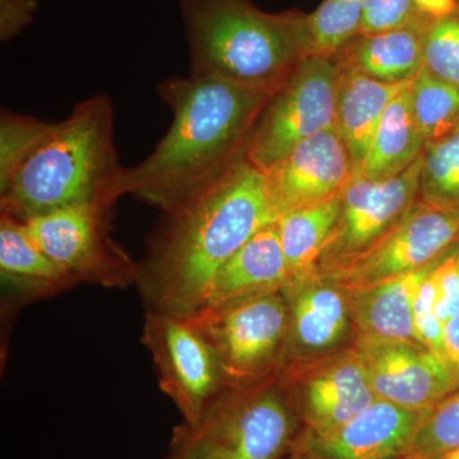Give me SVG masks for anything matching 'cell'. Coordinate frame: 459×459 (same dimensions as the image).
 Instances as JSON below:
<instances>
[{
  "label": "cell",
  "mask_w": 459,
  "mask_h": 459,
  "mask_svg": "<svg viewBox=\"0 0 459 459\" xmlns=\"http://www.w3.org/2000/svg\"><path fill=\"white\" fill-rule=\"evenodd\" d=\"M437 459H459V449L446 453V455H440V457H437Z\"/></svg>",
  "instance_id": "cell-37"
},
{
  "label": "cell",
  "mask_w": 459,
  "mask_h": 459,
  "mask_svg": "<svg viewBox=\"0 0 459 459\" xmlns=\"http://www.w3.org/2000/svg\"><path fill=\"white\" fill-rule=\"evenodd\" d=\"M410 86L386 108L369 152L355 174L373 180L391 179L415 164L424 153L425 141L411 108Z\"/></svg>",
  "instance_id": "cell-22"
},
{
  "label": "cell",
  "mask_w": 459,
  "mask_h": 459,
  "mask_svg": "<svg viewBox=\"0 0 459 459\" xmlns=\"http://www.w3.org/2000/svg\"><path fill=\"white\" fill-rule=\"evenodd\" d=\"M459 126V123H458V126Z\"/></svg>",
  "instance_id": "cell-41"
},
{
  "label": "cell",
  "mask_w": 459,
  "mask_h": 459,
  "mask_svg": "<svg viewBox=\"0 0 459 459\" xmlns=\"http://www.w3.org/2000/svg\"><path fill=\"white\" fill-rule=\"evenodd\" d=\"M282 294L289 307L282 369L338 352V346L352 329L346 290L316 272L307 279L287 282Z\"/></svg>",
  "instance_id": "cell-14"
},
{
  "label": "cell",
  "mask_w": 459,
  "mask_h": 459,
  "mask_svg": "<svg viewBox=\"0 0 459 459\" xmlns=\"http://www.w3.org/2000/svg\"><path fill=\"white\" fill-rule=\"evenodd\" d=\"M0 274L3 285L23 301L56 295L75 281L27 234L23 223L0 214Z\"/></svg>",
  "instance_id": "cell-19"
},
{
  "label": "cell",
  "mask_w": 459,
  "mask_h": 459,
  "mask_svg": "<svg viewBox=\"0 0 459 459\" xmlns=\"http://www.w3.org/2000/svg\"><path fill=\"white\" fill-rule=\"evenodd\" d=\"M340 211L341 195L323 204L281 213L277 228L289 267V282L316 273Z\"/></svg>",
  "instance_id": "cell-23"
},
{
  "label": "cell",
  "mask_w": 459,
  "mask_h": 459,
  "mask_svg": "<svg viewBox=\"0 0 459 459\" xmlns=\"http://www.w3.org/2000/svg\"><path fill=\"white\" fill-rule=\"evenodd\" d=\"M410 84L380 82L352 69L341 68L336 128L351 156L353 170L360 168L369 152L386 108Z\"/></svg>",
  "instance_id": "cell-20"
},
{
  "label": "cell",
  "mask_w": 459,
  "mask_h": 459,
  "mask_svg": "<svg viewBox=\"0 0 459 459\" xmlns=\"http://www.w3.org/2000/svg\"><path fill=\"white\" fill-rule=\"evenodd\" d=\"M413 2L419 11L431 21L451 16L458 9L457 0H413Z\"/></svg>",
  "instance_id": "cell-35"
},
{
  "label": "cell",
  "mask_w": 459,
  "mask_h": 459,
  "mask_svg": "<svg viewBox=\"0 0 459 459\" xmlns=\"http://www.w3.org/2000/svg\"><path fill=\"white\" fill-rule=\"evenodd\" d=\"M303 420L282 373L225 389L195 424L174 429L162 459H286Z\"/></svg>",
  "instance_id": "cell-5"
},
{
  "label": "cell",
  "mask_w": 459,
  "mask_h": 459,
  "mask_svg": "<svg viewBox=\"0 0 459 459\" xmlns=\"http://www.w3.org/2000/svg\"><path fill=\"white\" fill-rule=\"evenodd\" d=\"M126 166L114 144V108L107 95L78 102L53 123L16 174L0 186L2 213L26 221L80 204L113 207L123 195Z\"/></svg>",
  "instance_id": "cell-3"
},
{
  "label": "cell",
  "mask_w": 459,
  "mask_h": 459,
  "mask_svg": "<svg viewBox=\"0 0 459 459\" xmlns=\"http://www.w3.org/2000/svg\"><path fill=\"white\" fill-rule=\"evenodd\" d=\"M458 241L459 212L418 201L376 246L319 273L346 291L361 289L428 267L448 255Z\"/></svg>",
  "instance_id": "cell-10"
},
{
  "label": "cell",
  "mask_w": 459,
  "mask_h": 459,
  "mask_svg": "<svg viewBox=\"0 0 459 459\" xmlns=\"http://www.w3.org/2000/svg\"><path fill=\"white\" fill-rule=\"evenodd\" d=\"M459 449V388L429 412L409 457L437 459Z\"/></svg>",
  "instance_id": "cell-29"
},
{
  "label": "cell",
  "mask_w": 459,
  "mask_h": 459,
  "mask_svg": "<svg viewBox=\"0 0 459 459\" xmlns=\"http://www.w3.org/2000/svg\"><path fill=\"white\" fill-rule=\"evenodd\" d=\"M142 342L147 347L161 391L193 425L229 388L216 352L186 316L147 310Z\"/></svg>",
  "instance_id": "cell-9"
},
{
  "label": "cell",
  "mask_w": 459,
  "mask_h": 459,
  "mask_svg": "<svg viewBox=\"0 0 459 459\" xmlns=\"http://www.w3.org/2000/svg\"><path fill=\"white\" fill-rule=\"evenodd\" d=\"M353 349L379 400L411 410H433L458 389L446 365L418 342L355 340Z\"/></svg>",
  "instance_id": "cell-13"
},
{
  "label": "cell",
  "mask_w": 459,
  "mask_h": 459,
  "mask_svg": "<svg viewBox=\"0 0 459 459\" xmlns=\"http://www.w3.org/2000/svg\"><path fill=\"white\" fill-rule=\"evenodd\" d=\"M431 410H411L383 400L325 437L304 440L320 459H402L409 455Z\"/></svg>",
  "instance_id": "cell-16"
},
{
  "label": "cell",
  "mask_w": 459,
  "mask_h": 459,
  "mask_svg": "<svg viewBox=\"0 0 459 459\" xmlns=\"http://www.w3.org/2000/svg\"><path fill=\"white\" fill-rule=\"evenodd\" d=\"M280 216L267 174L247 159L198 197L164 213L138 263L135 285L148 310L197 312L220 268Z\"/></svg>",
  "instance_id": "cell-2"
},
{
  "label": "cell",
  "mask_w": 459,
  "mask_h": 459,
  "mask_svg": "<svg viewBox=\"0 0 459 459\" xmlns=\"http://www.w3.org/2000/svg\"><path fill=\"white\" fill-rule=\"evenodd\" d=\"M430 22L431 20L419 11L413 0H365L358 35L425 27Z\"/></svg>",
  "instance_id": "cell-30"
},
{
  "label": "cell",
  "mask_w": 459,
  "mask_h": 459,
  "mask_svg": "<svg viewBox=\"0 0 459 459\" xmlns=\"http://www.w3.org/2000/svg\"><path fill=\"white\" fill-rule=\"evenodd\" d=\"M281 373L309 437L332 433L377 400L355 349L285 368Z\"/></svg>",
  "instance_id": "cell-12"
},
{
  "label": "cell",
  "mask_w": 459,
  "mask_h": 459,
  "mask_svg": "<svg viewBox=\"0 0 459 459\" xmlns=\"http://www.w3.org/2000/svg\"><path fill=\"white\" fill-rule=\"evenodd\" d=\"M435 270V268H434ZM433 273V272H431ZM431 273L419 287L412 307L416 340L444 362V325L435 309V286ZM446 364V362H444Z\"/></svg>",
  "instance_id": "cell-31"
},
{
  "label": "cell",
  "mask_w": 459,
  "mask_h": 459,
  "mask_svg": "<svg viewBox=\"0 0 459 459\" xmlns=\"http://www.w3.org/2000/svg\"><path fill=\"white\" fill-rule=\"evenodd\" d=\"M457 246L444 256L442 262L435 267L433 273H431L435 286V296H437L435 309H437V316L442 320L444 325L459 314V258Z\"/></svg>",
  "instance_id": "cell-32"
},
{
  "label": "cell",
  "mask_w": 459,
  "mask_h": 459,
  "mask_svg": "<svg viewBox=\"0 0 459 459\" xmlns=\"http://www.w3.org/2000/svg\"><path fill=\"white\" fill-rule=\"evenodd\" d=\"M402 459H415V458H412V457H409V455H406V457H404V458H402Z\"/></svg>",
  "instance_id": "cell-38"
},
{
  "label": "cell",
  "mask_w": 459,
  "mask_h": 459,
  "mask_svg": "<svg viewBox=\"0 0 459 459\" xmlns=\"http://www.w3.org/2000/svg\"><path fill=\"white\" fill-rule=\"evenodd\" d=\"M39 0H0V39L11 41L31 23Z\"/></svg>",
  "instance_id": "cell-33"
},
{
  "label": "cell",
  "mask_w": 459,
  "mask_h": 459,
  "mask_svg": "<svg viewBox=\"0 0 459 459\" xmlns=\"http://www.w3.org/2000/svg\"><path fill=\"white\" fill-rule=\"evenodd\" d=\"M425 27L355 36L334 54V59L341 68L352 69L380 82H412L422 68Z\"/></svg>",
  "instance_id": "cell-21"
},
{
  "label": "cell",
  "mask_w": 459,
  "mask_h": 459,
  "mask_svg": "<svg viewBox=\"0 0 459 459\" xmlns=\"http://www.w3.org/2000/svg\"><path fill=\"white\" fill-rule=\"evenodd\" d=\"M111 208L72 205L21 222L30 238L75 282L124 289L137 283L138 263L111 237Z\"/></svg>",
  "instance_id": "cell-8"
},
{
  "label": "cell",
  "mask_w": 459,
  "mask_h": 459,
  "mask_svg": "<svg viewBox=\"0 0 459 459\" xmlns=\"http://www.w3.org/2000/svg\"><path fill=\"white\" fill-rule=\"evenodd\" d=\"M279 89L190 74L161 81L157 95L172 123L143 161L126 169V195L168 213L210 189L247 159L255 124Z\"/></svg>",
  "instance_id": "cell-1"
},
{
  "label": "cell",
  "mask_w": 459,
  "mask_h": 459,
  "mask_svg": "<svg viewBox=\"0 0 459 459\" xmlns=\"http://www.w3.org/2000/svg\"><path fill=\"white\" fill-rule=\"evenodd\" d=\"M418 201L459 212V126L425 144Z\"/></svg>",
  "instance_id": "cell-25"
},
{
  "label": "cell",
  "mask_w": 459,
  "mask_h": 459,
  "mask_svg": "<svg viewBox=\"0 0 459 459\" xmlns=\"http://www.w3.org/2000/svg\"><path fill=\"white\" fill-rule=\"evenodd\" d=\"M289 279L279 228L273 222L259 230L220 268L201 309L229 307L282 291Z\"/></svg>",
  "instance_id": "cell-17"
},
{
  "label": "cell",
  "mask_w": 459,
  "mask_h": 459,
  "mask_svg": "<svg viewBox=\"0 0 459 459\" xmlns=\"http://www.w3.org/2000/svg\"><path fill=\"white\" fill-rule=\"evenodd\" d=\"M444 362L459 388V314L444 325Z\"/></svg>",
  "instance_id": "cell-34"
},
{
  "label": "cell",
  "mask_w": 459,
  "mask_h": 459,
  "mask_svg": "<svg viewBox=\"0 0 459 459\" xmlns=\"http://www.w3.org/2000/svg\"><path fill=\"white\" fill-rule=\"evenodd\" d=\"M457 2H458V9H459V0H457Z\"/></svg>",
  "instance_id": "cell-40"
},
{
  "label": "cell",
  "mask_w": 459,
  "mask_h": 459,
  "mask_svg": "<svg viewBox=\"0 0 459 459\" xmlns=\"http://www.w3.org/2000/svg\"><path fill=\"white\" fill-rule=\"evenodd\" d=\"M422 66L459 89V9L422 31Z\"/></svg>",
  "instance_id": "cell-28"
},
{
  "label": "cell",
  "mask_w": 459,
  "mask_h": 459,
  "mask_svg": "<svg viewBox=\"0 0 459 459\" xmlns=\"http://www.w3.org/2000/svg\"><path fill=\"white\" fill-rule=\"evenodd\" d=\"M190 75L279 89L310 56L307 14L268 13L250 0H179Z\"/></svg>",
  "instance_id": "cell-4"
},
{
  "label": "cell",
  "mask_w": 459,
  "mask_h": 459,
  "mask_svg": "<svg viewBox=\"0 0 459 459\" xmlns=\"http://www.w3.org/2000/svg\"><path fill=\"white\" fill-rule=\"evenodd\" d=\"M340 81L334 56H305L263 108L247 159L267 172L301 142L336 128Z\"/></svg>",
  "instance_id": "cell-7"
},
{
  "label": "cell",
  "mask_w": 459,
  "mask_h": 459,
  "mask_svg": "<svg viewBox=\"0 0 459 459\" xmlns=\"http://www.w3.org/2000/svg\"><path fill=\"white\" fill-rule=\"evenodd\" d=\"M457 253H458V258H459V243H458V246H457Z\"/></svg>",
  "instance_id": "cell-39"
},
{
  "label": "cell",
  "mask_w": 459,
  "mask_h": 459,
  "mask_svg": "<svg viewBox=\"0 0 459 459\" xmlns=\"http://www.w3.org/2000/svg\"><path fill=\"white\" fill-rule=\"evenodd\" d=\"M422 156L397 177L373 180L353 174L341 193V211L318 270L351 261L379 243L418 202Z\"/></svg>",
  "instance_id": "cell-11"
},
{
  "label": "cell",
  "mask_w": 459,
  "mask_h": 459,
  "mask_svg": "<svg viewBox=\"0 0 459 459\" xmlns=\"http://www.w3.org/2000/svg\"><path fill=\"white\" fill-rule=\"evenodd\" d=\"M442 259L421 270L346 291L356 340L418 342L412 325L413 301L419 287Z\"/></svg>",
  "instance_id": "cell-18"
},
{
  "label": "cell",
  "mask_w": 459,
  "mask_h": 459,
  "mask_svg": "<svg viewBox=\"0 0 459 459\" xmlns=\"http://www.w3.org/2000/svg\"><path fill=\"white\" fill-rule=\"evenodd\" d=\"M410 99L425 144L442 140L457 128L459 89L435 77L424 66L411 82Z\"/></svg>",
  "instance_id": "cell-24"
},
{
  "label": "cell",
  "mask_w": 459,
  "mask_h": 459,
  "mask_svg": "<svg viewBox=\"0 0 459 459\" xmlns=\"http://www.w3.org/2000/svg\"><path fill=\"white\" fill-rule=\"evenodd\" d=\"M365 0H323L307 14L310 56H333L360 27Z\"/></svg>",
  "instance_id": "cell-26"
},
{
  "label": "cell",
  "mask_w": 459,
  "mask_h": 459,
  "mask_svg": "<svg viewBox=\"0 0 459 459\" xmlns=\"http://www.w3.org/2000/svg\"><path fill=\"white\" fill-rule=\"evenodd\" d=\"M53 123L2 111L0 117V186L7 183L49 133Z\"/></svg>",
  "instance_id": "cell-27"
},
{
  "label": "cell",
  "mask_w": 459,
  "mask_h": 459,
  "mask_svg": "<svg viewBox=\"0 0 459 459\" xmlns=\"http://www.w3.org/2000/svg\"><path fill=\"white\" fill-rule=\"evenodd\" d=\"M265 174L283 213L337 197L355 170L342 137L331 128L301 142Z\"/></svg>",
  "instance_id": "cell-15"
},
{
  "label": "cell",
  "mask_w": 459,
  "mask_h": 459,
  "mask_svg": "<svg viewBox=\"0 0 459 459\" xmlns=\"http://www.w3.org/2000/svg\"><path fill=\"white\" fill-rule=\"evenodd\" d=\"M216 352L229 388L280 373L289 336L282 291L229 307H204L186 316Z\"/></svg>",
  "instance_id": "cell-6"
},
{
  "label": "cell",
  "mask_w": 459,
  "mask_h": 459,
  "mask_svg": "<svg viewBox=\"0 0 459 459\" xmlns=\"http://www.w3.org/2000/svg\"><path fill=\"white\" fill-rule=\"evenodd\" d=\"M286 459H320L318 455L305 443V440H301L300 444L296 446L294 452L289 455Z\"/></svg>",
  "instance_id": "cell-36"
}]
</instances>
